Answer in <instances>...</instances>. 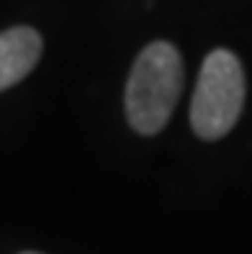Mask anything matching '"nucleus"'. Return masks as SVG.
Returning a JSON list of instances; mask_svg holds the SVG:
<instances>
[{
  "label": "nucleus",
  "instance_id": "f257e3e1",
  "mask_svg": "<svg viewBox=\"0 0 252 254\" xmlns=\"http://www.w3.org/2000/svg\"><path fill=\"white\" fill-rule=\"evenodd\" d=\"M183 93V59L168 41H152L137 57L126 82V118L144 136L160 133Z\"/></svg>",
  "mask_w": 252,
  "mask_h": 254
},
{
  "label": "nucleus",
  "instance_id": "f03ea898",
  "mask_svg": "<svg viewBox=\"0 0 252 254\" xmlns=\"http://www.w3.org/2000/svg\"><path fill=\"white\" fill-rule=\"evenodd\" d=\"M245 106V72L229 49H214L201 64L190 100V126L201 139L214 141L232 131Z\"/></svg>",
  "mask_w": 252,
  "mask_h": 254
},
{
  "label": "nucleus",
  "instance_id": "7ed1b4c3",
  "mask_svg": "<svg viewBox=\"0 0 252 254\" xmlns=\"http://www.w3.org/2000/svg\"><path fill=\"white\" fill-rule=\"evenodd\" d=\"M44 41L28 26L5 28L0 36V90H10L31 72L41 57Z\"/></svg>",
  "mask_w": 252,
  "mask_h": 254
},
{
  "label": "nucleus",
  "instance_id": "20e7f679",
  "mask_svg": "<svg viewBox=\"0 0 252 254\" xmlns=\"http://www.w3.org/2000/svg\"><path fill=\"white\" fill-rule=\"evenodd\" d=\"M23 254H36V252H23Z\"/></svg>",
  "mask_w": 252,
  "mask_h": 254
}]
</instances>
